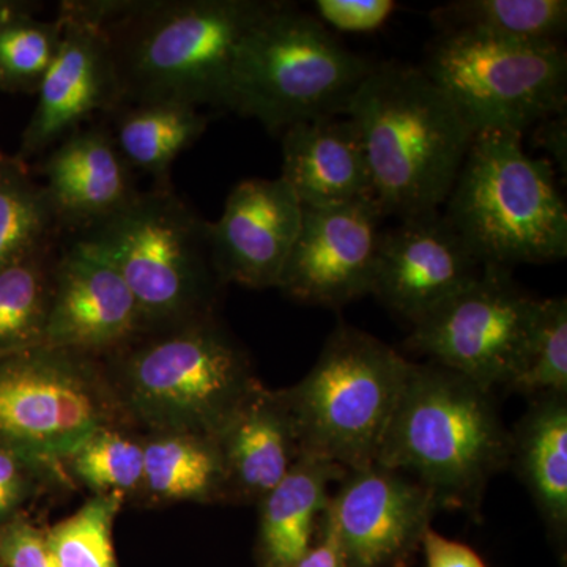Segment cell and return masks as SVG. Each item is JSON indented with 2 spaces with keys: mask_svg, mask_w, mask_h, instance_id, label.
<instances>
[{
  "mask_svg": "<svg viewBox=\"0 0 567 567\" xmlns=\"http://www.w3.org/2000/svg\"><path fill=\"white\" fill-rule=\"evenodd\" d=\"M279 0H104L122 106L234 111L235 52Z\"/></svg>",
  "mask_w": 567,
  "mask_h": 567,
  "instance_id": "cell-1",
  "label": "cell"
},
{
  "mask_svg": "<svg viewBox=\"0 0 567 567\" xmlns=\"http://www.w3.org/2000/svg\"><path fill=\"white\" fill-rule=\"evenodd\" d=\"M126 427L216 439L262 383L216 315L147 331L103 358Z\"/></svg>",
  "mask_w": 567,
  "mask_h": 567,
  "instance_id": "cell-2",
  "label": "cell"
},
{
  "mask_svg": "<svg viewBox=\"0 0 567 567\" xmlns=\"http://www.w3.org/2000/svg\"><path fill=\"white\" fill-rule=\"evenodd\" d=\"M511 462V431L494 391L439 364H410L375 464L415 477L440 511L476 516Z\"/></svg>",
  "mask_w": 567,
  "mask_h": 567,
  "instance_id": "cell-3",
  "label": "cell"
},
{
  "mask_svg": "<svg viewBox=\"0 0 567 567\" xmlns=\"http://www.w3.org/2000/svg\"><path fill=\"white\" fill-rule=\"evenodd\" d=\"M346 115L363 141L383 215L402 219L445 205L475 134L423 70L377 63Z\"/></svg>",
  "mask_w": 567,
  "mask_h": 567,
  "instance_id": "cell-4",
  "label": "cell"
},
{
  "mask_svg": "<svg viewBox=\"0 0 567 567\" xmlns=\"http://www.w3.org/2000/svg\"><path fill=\"white\" fill-rule=\"evenodd\" d=\"M524 134L473 137L445 207L481 265L550 264L567 256V207L554 164L527 155Z\"/></svg>",
  "mask_w": 567,
  "mask_h": 567,
  "instance_id": "cell-5",
  "label": "cell"
},
{
  "mask_svg": "<svg viewBox=\"0 0 567 567\" xmlns=\"http://www.w3.org/2000/svg\"><path fill=\"white\" fill-rule=\"evenodd\" d=\"M122 276L147 331L215 315L219 282L208 221L167 185L137 192L122 210L76 234Z\"/></svg>",
  "mask_w": 567,
  "mask_h": 567,
  "instance_id": "cell-6",
  "label": "cell"
},
{
  "mask_svg": "<svg viewBox=\"0 0 567 567\" xmlns=\"http://www.w3.org/2000/svg\"><path fill=\"white\" fill-rule=\"evenodd\" d=\"M377 63L346 48L316 17L279 2L235 52L234 111L274 134L346 115Z\"/></svg>",
  "mask_w": 567,
  "mask_h": 567,
  "instance_id": "cell-7",
  "label": "cell"
},
{
  "mask_svg": "<svg viewBox=\"0 0 567 567\" xmlns=\"http://www.w3.org/2000/svg\"><path fill=\"white\" fill-rule=\"evenodd\" d=\"M410 364L375 336L339 324L311 371L282 390L301 456L346 470L375 464Z\"/></svg>",
  "mask_w": 567,
  "mask_h": 567,
  "instance_id": "cell-8",
  "label": "cell"
},
{
  "mask_svg": "<svg viewBox=\"0 0 567 567\" xmlns=\"http://www.w3.org/2000/svg\"><path fill=\"white\" fill-rule=\"evenodd\" d=\"M421 70L445 93L473 134H524L566 111L563 43L439 33Z\"/></svg>",
  "mask_w": 567,
  "mask_h": 567,
  "instance_id": "cell-9",
  "label": "cell"
},
{
  "mask_svg": "<svg viewBox=\"0 0 567 567\" xmlns=\"http://www.w3.org/2000/svg\"><path fill=\"white\" fill-rule=\"evenodd\" d=\"M123 417L103 358L48 346L0 353V447L61 464Z\"/></svg>",
  "mask_w": 567,
  "mask_h": 567,
  "instance_id": "cell-10",
  "label": "cell"
},
{
  "mask_svg": "<svg viewBox=\"0 0 567 567\" xmlns=\"http://www.w3.org/2000/svg\"><path fill=\"white\" fill-rule=\"evenodd\" d=\"M540 303L511 270L484 265L475 281L413 324L404 346L486 390H511L527 364Z\"/></svg>",
  "mask_w": 567,
  "mask_h": 567,
  "instance_id": "cell-11",
  "label": "cell"
},
{
  "mask_svg": "<svg viewBox=\"0 0 567 567\" xmlns=\"http://www.w3.org/2000/svg\"><path fill=\"white\" fill-rule=\"evenodd\" d=\"M440 507L415 477L372 464L347 470L327 513L346 567H409Z\"/></svg>",
  "mask_w": 567,
  "mask_h": 567,
  "instance_id": "cell-12",
  "label": "cell"
},
{
  "mask_svg": "<svg viewBox=\"0 0 567 567\" xmlns=\"http://www.w3.org/2000/svg\"><path fill=\"white\" fill-rule=\"evenodd\" d=\"M62 41L39 89V103L22 134L21 156L39 155L80 128L96 112L122 107L121 89L103 31L102 0L59 7Z\"/></svg>",
  "mask_w": 567,
  "mask_h": 567,
  "instance_id": "cell-13",
  "label": "cell"
},
{
  "mask_svg": "<svg viewBox=\"0 0 567 567\" xmlns=\"http://www.w3.org/2000/svg\"><path fill=\"white\" fill-rule=\"evenodd\" d=\"M383 218L375 199L303 208L278 289L300 303L333 309L372 295Z\"/></svg>",
  "mask_w": 567,
  "mask_h": 567,
  "instance_id": "cell-14",
  "label": "cell"
},
{
  "mask_svg": "<svg viewBox=\"0 0 567 567\" xmlns=\"http://www.w3.org/2000/svg\"><path fill=\"white\" fill-rule=\"evenodd\" d=\"M483 265L442 212L399 219L383 230L372 295L416 324L475 281Z\"/></svg>",
  "mask_w": 567,
  "mask_h": 567,
  "instance_id": "cell-15",
  "label": "cell"
},
{
  "mask_svg": "<svg viewBox=\"0 0 567 567\" xmlns=\"http://www.w3.org/2000/svg\"><path fill=\"white\" fill-rule=\"evenodd\" d=\"M142 333L140 309L115 268L76 238L63 246L43 346L104 358Z\"/></svg>",
  "mask_w": 567,
  "mask_h": 567,
  "instance_id": "cell-16",
  "label": "cell"
},
{
  "mask_svg": "<svg viewBox=\"0 0 567 567\" xmlns=\"http://www.w3.org/2000/svg\"><path fill=\"white\" fill-rule=\"evenodd\" d=\"M303 207L278 178H246L235 185L223 215L208 221L213 268L219 282L248 289L278 287L300 233Z\"/></svg>",
  "mask_w": 567,
  "mask_h": 567,
  "instance_id": "cell-17",
  "label": "cell"
},
{
  "mask_svg": "<svg viewBox=\"0 0 567 567\" xmlns=\"http://www.w3.org/2000/svg\"><path fill=\"white\" fill-rule=\"evenodd\" d=\"M41 174L62 233L80 234L104 221L140 192L111 128L103 125L74 130L59 141Z\"/></svg>",
  "mask_w": 567,
  "mask_h": 567,
  "instance_id": "cell-18",
  "label": "cell"
},
{
  "mask_svg": "<svg viewBox=\"0 0 567 567\" xmlns=\"http://www.w3.org/2000/svg\"><path fill=\"white\" fill-rule=\"evenodd\" d=\"M281 178L303 208L375 199L363 141L349 115L312 118L287 128Z\"/></svg>",
  "mask_w": 567,
  "mask_h": 567,
  "instance_id": "cell-19",
  "label": "cell"
},
{
  "mask_svg": "<svg viewBox=\"0 0 567 567\" xmlns=\"http://www.w3.org/2000/svg\"><path fill=\"white\" fill-rule=\"evenodd\" d=\"M226 473L227 502L259 503L301 456L282 390L257 388L216 436Z\"/></svg>",
  "mask_w": 567,
  "mask_h": 567,
  "instance_id": "cell-20",
  "label": "cell"
},
{
  "mask_svg": "<svg viewBox=\"0 0 567 567\" xmlns=\"http://www.w3.org/2000/svg\"><path fill=\"white\" fill-rule=\"evenodd\" d=\"M535 499L551 540L567 537V394L529 398L511 432V462Z\"/></svg>",
  "mask_w": 567,
  "mask_h": 567,
  "instance_id": "cell-21",
  "label": "cell"
},
{
  "mask_svg": "<svg viewBox=\"0 0 567 567\" xmlns=\"http://www.w3.org/2000/svg\"><path fill=\"white\" fill-rule=\"evenodd\" d=\"M344 466L300 456L281 483L259 502V548L264 567H292L315 540L330 502V486L346 476Z\"/></svg>",
  "mask_w": 567,
  "mask_h": 567,
  "instance_id": "cell-22",
  "label": "cell"
},
{
  "mask_svg": "<svg viewBox=\"0 0 567 567\" xmlns=\"http://www.w3.org/2000/svg\"><path fill=\"white\" fill-rule=\"evenodd\" d=\"M142 436L144 483L141 498L152 503L227 502L226 473L216 439L186 432Z\"/></svg>",
  "mask_w": 567,
  "mask_h": 567,
  "instance_id": "cell-23",
  "label": "cell"
},
{
  "mask_svg": "<svg viewBox=\"0 0 567 567\" xmlns=\"http://www.w3.org/2000/svg\"><path fill=\"white\" fill-rule=\"evenodd\" d=\"M115 145L132 169L169 183L171 167L205 133L207 115L183 103L128 104L112 112Z\"/></svg>",
  "mask_w": 567,
  "mask_h": 567,
  "instance_id": "cell-24",
  "label": "cell"
},
{
  "mask_svg": "<svg viewBox=\"0 0 567 567\" xmlns=\"http://www.w3.org/2000/svg\"><path fill=\"white\" fill-rule=\"evenodd\" d=\"M440 33L470 32L495 39L563 43L566 0H456L432 10Z\"/></svg>",
  "mask_w": 567,
  "mask_h": 567,
  "instance_id": "cell-25",
  "label": "cell"
},
{
  "mask_svg": "<svg viewBox=\"0 0 567 567\" xmlns=\"http://www.w3.org/2000/svg\"><path fill=\"white\" fill-rule=\"evenodd\" d=\"M59 244L0 270V353L43 346Z\"/></svg>",
  "mask_w": 567,
  "mask_h": 567,
  "instance_id": "cell-26",
  "label": "cell"
},
{
  "mask_svg": "<svg viewBox=\"0 0 567 567\" xmlns=\"http://www.w3.org/2000/svg\"><path fill=\"white\" fill-rule=\"evenodd\" d=\"M61 233L44 186L21 158L0 155V270L58 244Z\"/></svg>",
  "mask_w": 567,
  "mask_h": 567,
  "instance_id": "cell-27",
  "label": "cell"
},
{
  "mask_svg": "<svg viewBox=\"0 0 567 567\" xmlns=\"http://www.w3.org/2000/svg\"><path fill=\"white\" fill-rule=\"evenodd\" d=\"M63 465L93 495L141 496L144 483V436L133 429L111 425L96 431L74 450Z\"/></svg>",
  "mask_w": 567,
  "mask_h": 567,
  "instance_id": "cell-28",
  "label": "cell"
},
{
  "mask_svg": "<svg viewBox=\"0 0 567 567\" xmlns=\"http://www.w3.org/2000/svg\"><path fill=\"white\" fill-rule=\"evenodd\" d=\"M62 41V22L41 21L18 6L0 22V87L39 92Z\"/></svg>",
  "mask_w": 567,
  "mask_h": 567,
  "instance_id": "cell-29",
  "label": "cell"
},
{
  "mask_svg": "<svg viewBox=\"0 0 567 567\" xmlns=\"http://www.w3.org/2000/svg\"><path fill=\"white\" fill-rule=\"evenodd\" d=\"M122 496L92 495L70 517L47 529V544L58 567H117L112 525L121 513Z\"/></svg>",
  "mask_w": 567,
  "mask_h": 567,
  "instance_id": "cell-30",
  "label": "cell"
},
{
  "mask_svg": "<svg viewBox=\"0 0 567 567\" xmlns=\"http://www.w3.org/2000/svg\"><path fill=\"white\" fill-rule=\"evenodd\" d=\"M509 391L567 394V300L543 298L527 364Z\"/></svg>",
  "mask_w": 567,
  "mask_h": 567,
  "instance_id": "cell-31",
  "label": "cell"
},
{
  "mask_svg": "<svg viewBox=\"0 0 567 567\" xmlns=\"http://www.w3.org/2000/svg\"><path fill=\"white\" fill-rule=\"evenodd\" d=\"M61 464L40 461L7 447H0V527L20 517V511L43 487L65 484Z\"/></svg>",
  "mask_w": 567,
  "mask_h": 567,
  "instance_id": "cell-32",
  "label": "cell"
},
{
  "mask_svg": "<svg viewBox=\"0 0 567 567\" xmlns=\"http://www.w3.org/2000/svg\"><path fill=\"white\" fill-rule=\"evenodd\" d=\"M316 18L324 28L347 33L379 31L394 13L393 0H317Z\"/></svg>",
  "mask_w": 567,
  "mask_h": 567,
  "instance_id": "cell-33",
  "label": "cell"
},
{
  "mask_svg": "<svg viewBox=\"0 0 567 567\" xmlns=\"http://www.w3.org/2000/svg\"><path fill=\"white\" fill-rule=\"evenodd\" d=\"M0 565L58 567L48 548L47 533L21 516L0 527Z\"/></svg>",
  "mask_w": 567,
  "mask_h": 567,
  "instance_id": "cell-34",
  "label": "cell"
},
{
  "mask_svg": "<svg viewBox=\"0 0 567 567\" xmlns=\"http://www.w3.org/2000/svg\"><path fill=\"white\" fill-rule=\"evenodd\" d=\"M421 550L424 551L427 567H487L472 547L447 539L434 528L425 532Z\"/></svg>",
  "mask_w": 567,
  "mask_h": 567,
  "instance_id": "cell-35",
  "label": "cell"
},
{
  "mask_svg": "<svg viewBox=\"0 0 567 567\" xmlns=\"http://www.w3.org/2000/svg\"><path fill=\"white\" fill-rule=\"evenodd\" d=\"M292 567H346L341 543L327 509L317 525L315 540Z\"/></svg>",
  "mask_w": 567,
  "mask_h": 567,
  "instance_id": "cell-36",
  "label": "cell"
},
{
  "mask_svg": "<svg viewBox=\"0 0 567 567\" xmlns=\"http://www.w3.org/2000/svg\"><path fill=\"white\" fill-rule=\"evenodd\" d=\"M537 147H543L550 155L551 164H557L559 171H567V114L566 111L551 115L546 121L537 123L535 132Z\"/></svg>",
  "mask_w": 567,
  "mask_h": 567,
  "instance_id": "cell-37",
  "label": "cell"
},
{
  "mask_svg": "<svg viewBox=\"0 0 567 567\" xmlns=\"http://www.w3.org/2000/svg\"><path fill=\"white\" fill-rule=\"evenodd\" d=\"M18 6H11V3H0V22H2L3 18L10 13L11 10L17 9ZM2 155V153H0Z\"/></svg>",
  "mask_w": 567,
  "mask_h": 567,
  "instance_id": "cell-38",
  "label": "cell"
},
{
  "mask_svg": "<svg viewBox=\"0 0 567 567\" xmlns=\"http://www.w3.org/2000/svg\"><path fill=\"white\" fill-rule=\"evenodd\" d=\"M0 567H3L2 565H0Z\"/></svg>",
  "mask_w": 567,
  "mask_h": 567,
  "instance_id": "cell-39",
  "label": "cell"
}]
</instances>
